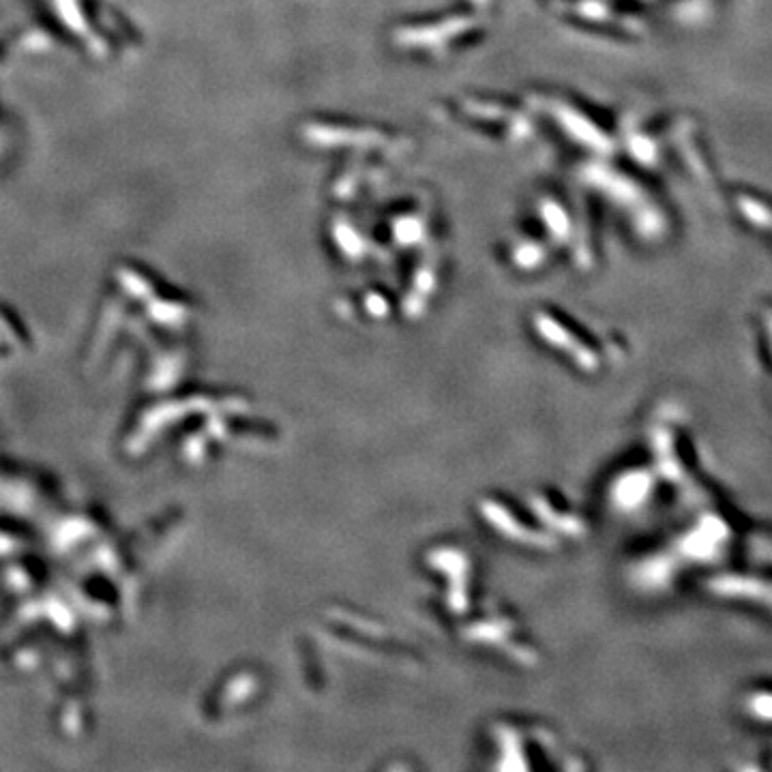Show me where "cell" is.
Returning a JSON list of instances; mask_svg holds the SVG:
<instances>
[{
	"label": "cell",
	"instance_id": "obj_1",
	"mask_svg": "<svg viewBox=\"0 0 772 772\" xmlns=\"http://www.w3.org/2000/svg\"><path fill=\"white\" fill-rule=\"evenodd\" d=\"M740 210H743V215L747 217V219L753 226L766 227V230H772V210L766 209L764 204L758 202V200L743 198V200H740Z\"/></svg>",
	"mask_w": 772,
	"mask_h": 772
},
{
	"label": "cell",
	"instance_id": "obj_3",
	"mask_svg": "<svg viewBox=\"0 0 772 772\" xmlns=\"http://www.w3.org/2000/svg\"><path fill=\"white\" fill-rule=\"evenodd\" d=\"M768 331H770V335H772V316H768Z\"/></svg>",
	"mask_w": 772,
	"mask_h": 772
},
{
	"label": "cell",
	"instance_id": "obj_2",
	"mask_svg": "<svg viewBox=\"0 0 772 772\" xmlns=\"http://www.w3.org/2000/svg\"><path fill=\"white\" fill-rule=\"evenodd\" d=\"M749 708L753 715L761 719H772V695H753L749 700Z\"/></svg>",
	"mask_w": 772,
	"mask_h": 772
}]
</instances>
